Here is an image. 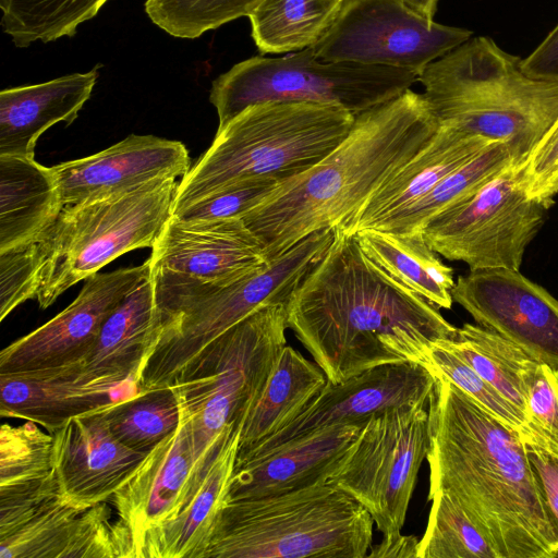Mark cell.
<instances>
[{
	"label": "cell",
	"mask_w": 558,
	"mask_h": 558,
	"mask_svg": "<svg viewBox=\"0 0 558 558\" xmlns=\"http://www.w3.org/2000/svg\"><path fill=\"white\" fill-rule=\"evenodd\" d=\"M438 308L375 267L354 233L335 228L325 256L287 303V325L339 384L384 364L426 366L432 347L458 335Z\"/></svg>",
	"instance_id": "6da1fadb"
},
{
	"label": "cell",
	"mask_w": 558,
	"mask_h": 558,
	"mask_svg": "<svg viewBox=\"0 0 558 558\" xmlns=\"http://www.w3.org/2000/svg\"><path fill=\"white\" fill-rule=\"evenodd\" d=\"M434 375L427 498L436 492L452 497L500 558H556L522 435Z\"/></svg>",
	"instance_id": "7a4b0ae2"
},
{
	"label": "cell",
	"mask_w": 558,
	"mask_h": 558,
	"mask_svg": "<svg viewBox=\"0 0 558 558\" xmlns=\"http://www.w3.org/2000/svg\"><path fill=\"white\" fill-rule=\"evenodd\" d=\"M439 122L411 89L355 116L348 135L307 170L286 179L242 219L267 259L310 234L341 227L434 136Z\"/></svg>",
	"instance_id": "3957f363"
},
{
	"label": "cell",
	"mask_w": 558,
	"mask_h": 558,
	"mask_svg": "<svg viewBox=\"0 0 558 558\" xmlns=\"http://www.w3.org/2000/svg\"><path fill=\"white\" fill-rule=\"evenodd\" d=\"M521 61L471 37L421 72L422 95L438 122L508 143L527 160L558 120V82L527 75Z\"/></svg>",
	"instance_id": "277c9868"
},
{
	"label": "cell",
	"mask_w": 558,
	"mask_h": 558,
	"mask_svg": "<svg viewBox=\"0 0 558 558\" xmlns=\"http://www.w3.org/2000/svg\"><path fill=\"white\" fill-rule=\"evenodd\" d=\"M332 239V229L314 232L263 268L231 282L154 284L160 331L136 391L172 386L231 327L264 306L288 303Z\"/></svg>",
	"instance_id": "5b68a950"
},
{
	"label": "cell",
	"mask_w": 558,
	"mask_h": 558,
	"mask_svg": "<svg viewBox=\"0 0 558 558\" xmlns=\"http://www.w3.org/2000/svg\"><path fill=\"white\" fill-rule=\"evenodd\" d=\"M355 116L337 106L269 101L247 107L217 129L209 148L178 184L172 213L243 180L281 182L328 155Z\"/></svg>",
	"instance_id": "8992f818"
},
{
	"label": "cell",
	"mask_w": 558,
	"mask_h": 558,
	"mask_svg": "<svg viewBox=\"0 0 558 558\" xmlns=\"http://www.w3.org/2000/svg\"><path fill=\"white\" fill-rule=\"evenodd\" d=\"M373 518L330 482L228 501L204 558H364Z\"/></svg>",
	"instance_id": "52a82bcc"
},
{
	"label": "cell",
	"mask_w": 558,
	"mask_h": 558,
	"mask_svg": "<svg viewBox=\"0 0 558 558\" xmlns=\"http://www.w3.org/2000/svg\"><path fill=\"white\" fill-rule=\"evenodd\" d=\"M287 328V303L264 306L214 340L170 386L201 468L263 392Z\"/></svg>",
	"instance_id": "ba28073f"
},
{
	"label": "cell",
	"mask_w": 558,
	"mask_h": 558,
	"mask_svg": "<svg viewBox=\"0 0 558 558\" xmlns=\"http://www.w3.org/2000/svg\"><path fill=\"white\" fill-rule=\"evenodd\" d=\"M177 179L66 205L34 241L40 259L35 300L46 310L69 288L121 255L153 247L172 215Z\"/></svg>",
	"instance_id": "9c48e42d"
},
{
	"label": "cell",
	"mask_w": 558,
	"mask_h": 558,
	"mask_svg": "<svg viewBox=\"0 0 558 558\" xmlns=\"http://www.w3.org/2000/svg\"><path fill=\"white\" fill-rule=\"evenodd\" d=\"M418 81L415 72L380 65L325 61L312 48L280 58L253 57L211 85L218 129L247 107L269 101L341 107L354 116L385 104Z\"/></svg>",
	"instance_id": "30bf717a"
},
{
	"label": "cell",
	"mask_w": 558,
	"mask_h": 558,
	"mask_svg": "<svg viewBox=\"0 0 558 558\" xmlns=\"http://www.w3.org/2000/svg\"><path fill=\"white\" fill-rule=\"evenodd\" d=\"M526 172L527 160L514 161L475 194L441 211L422 231L427 244L470 270H519L549 209L529 194Z\"/></svg>",
	"instance_id": "8fae6325"
},
{
	"label": "cell",
	"mask_w": 558,
	"mask_h": 558,
	"mask_svg": "<svg viewBox=\"0 0 558 558\" xmlns=\"http://www.w3.org/2000/svg\"><path fill=\"white\" fill-rule=\"evenodd\" d=\"M428 403L372 415L328 482L355 498L383 536L400 533L429 446Z\"/></svg>",
	"instance_id": "7c38bea8"
},
{
	"label": "cell",
	"mask_w": 558,
	"mask_h": 558,
	"mask_svg": "<svg viewBox=\"0 0 558 558\" xmlns=\"http://www.w3.org/2000/svg\"><path fill=\"white\" fill-rule=\"evenodd\" d=\"M436 23L402 0H342L314 54L325 61L380 65L418 75L433 61L472 37Z\"/></svg>",
	"instance_id": "4fadbf2b"
},
{
	"label": "cell",
	"mask_w": 558,
	"mask_h": 558,
	"mask_svg": "<svg viewBox=\"0 0 558 558\" xmlns=\"http://www.w3.org/2000/svg\"><path fill=\"white\" fill-rule=\"evenodd\" d=\"M149 275L147 259L87 278L68 307L1 351L0 374L46 373L82 364L107 317Z\"/></svg>",
	"instance_id": "5bb4252c"
},
{
	"label": "cell",
	"mask_w": 558,
	"mask_h": 558,
	"mask_svg": "<svg viewBox=\"0 0 558 558\" xmlns=\"http://www.w3.org/2000/svg\"><path fill=\"white\" fill-rule=\"evenodd\" d=\"M264 246L242 218L185 220L171 215L148 258L162 284H219L263 268Z\"/></svg>",
	"instance_id": "9a60e30c"
},
{
	"label": "cell",
	"mask_w": 558,
	"mask_h": 558,
	"mask_svg": "<svg viewBox=\"0 0 558 558\" xmlns=\"http://www.w3.org/2000/svg\"><path fill=\"white\" fill-rule=\"evenodd\" d=\"M453 302L477 323L558 369V300L517 269L486 268L459 276Z\"/></svg>",
	"instance_id": "2e32d148"
},
{
	"label": "cell",
	"mask_w": 558,
	"mask_h": 558,
	"mask_svg": "<svg viewBox=\"0 0 558 558\" xmlns=\"http://www.w3.org/2000/svg\"><path fill=\"white\" fill-rule=\"evenodd\" d=\"M436 376L417 362L379 365L347 380H327L315 399L292 422L235 462L260 456L317 429L341 423L366 422L372 415L412 403H428Z\"/></svg>",
	"instance_id": "e0dca14e"
},
{
	"label": "cell",
	"mask_w": 558,
	"mask_h": 558,
	"mask_svg": "<svg viewBox=\"0 0 558 558\" xmlns=\"http://www.w3.org/2000/svg\"><path fill=\"white\" fill-rule=\"evenodd\" d=\"M209 464L198 465L189 428L181 420L114 493L111 500L119 520L130 531L134 558L147 531L178 517L202 483Z\"/></svg>",
	"instance_id": "ac0fdd59"
},
{
	"label": "cell",
	"mask_w": 558,
	"mask_h": 558,
	"mask_svg": "<svg viewBox=\"0 0 558 558\" xmlns=\"http://www.w3.org/2000/svg\"><path fill=\"white\" fill-rule=\"evenodd\" d=\"M51 434L60 496L80 509L111 500L147 456L114 438L102 410L72 417Z\"/></svg>",
	"instance_id": "d6986e66"
},
{
	"label": "cell",
	"mask_w": 558,
	"mask_h": 558,
	"mask_svg": "<svg viewBox=\"0 0 558 558\" xmlns=\"http://www.w3.org/2000/svg\"><path fill=\"white\" fill-rule=\"evenodd\" d=\"M63 206L99 198L145 183L183 178L191 168L185 145L131 134L94 155L51 167Z\"/></svg>",
	"instance_id": "ffe728a7"
},
{
	"label": "cell",
	"mask_w": 558,
	"mask_h": 558,
	"mask_svg": "<svg viewBox=\"0 0 558 558\" xmlns=\"http://www.w3.org/2000/svg\"><path fill=\"white\" fill-rule=\"evenodd\" d=\"M365 422L317 429L235 462L227 501L278 495L329 480Z\"/></svg>",
	"instance_id": "44dd1931"
},
{
	"label": "cell",
	"mask_w": 558,
	"mask_h": 558,
	"mask_svg": "<svg viewBox=\"0 0 558 558\" xmlns=\"http://www.w3.org/2000/svg\"><path fill=\"white\" fill-rule=\"evenodd\" d=\"M496 141L439 122L430 141L389 178L340 229L347 233L372 230L429 192Z\"/></svg>",
	"instance_id": "7402d4cb"
},
{
	"label": "cell",
	"mask_w": 558,
	"mask_h": 558,
	"mask_svg": "<svg viewBox=\"0 0 558 558\" xmlns=\"http://www.w3.org/2000/svg\"><path fill=\"white\" fill-rule=\"evenodd\" d=\"M82 364L46 373L0 374L2 417L32 421L53 433L72 417L104 410L123 383L92 379Z\"/></svg>",
	"instance_id": "603a6c76"
},
{
	"label": "cell",
	"mask_w": 558,
	"mask_h": 558,
	"mask_svg": "<svg viewBox=\"0 0 558 558\" xmlns=\"http://www.w3.org/2000/svg\"><path fill=\"white\" fill-rule=\"evenodd\" d=\"M98 66L0 93V156L35 158L39 136L58 122L71 124L89 99Z\"/></svg>",
	"instance_id": "cb8c5ba5"
},
{
	"label": "cell",
	"mask_w": 558,
	"mask_h": 558,
	"mask_svg": "<svg viewBox=\"0 0 558 558\" xmlns=\"http://www.w3.org/2000/svg\"><path fill=\"white\" fill-rule=\"evenodd\" d=\"M159 331L160 317L149 275L104 322L81 372L92 379L136 385Z\"/></svg>",
	"instance_id": "d4e9b609"
},
{
	"label": "cell",
	"mask_w": 558,
	"mask_h": 558,
	"mask_svg": "<svg viewBox=\"0 0 558 558\" xmlns=\"http://www.w3.org/2000/svg\"><path fill=\"white\" fill-rule=\"evenodd\" d=\"M240 440L233 429L192 498L173 520L147 531L135 558H204L218 515L227 501Z\"/></svg>",
	"instance_id": "484cf974"
},
{
	"label": "cell",
	"mask_w": 558,
	"mask_h": 558,
	"mask_svg": "<svg viewBox=\"0 0 558 558\" xmlns=\"http://www.w3.org/2000/svg\"><path fill=\"white\" fill-rule=\"evenodd\" d=\"M63 207L51 167L0 156V253L36 241Z\"/></svg>",
	"instance_id": "4316f807"
},
{
	"label": "cell",
	"mask_w": 558,
	"mask_h": 558,
	"mask_svg": "<svg viewBox=\"0 0 558 558\" xmlns=\"http://www.w3.org/2000/svg\"><path fill=\"white\" fill-rule=\"evenodd\" d=\"M327 383L319 366L286 345L267 384L240 427L238 454L268 439L299 416Z\"/></svg>",
	"instance_id": "83f0119b"
},
{
	"label": "cell",
	"mask_w": 558,
	"mask_h": 558,
	"mask_svg": "<svg viewBox=\"0 0 558 558\" xmlns=\"http://www.w3.org/2000/svg\"><path fill=\"white\" fill-rule=\"evenodd\" d=\"M354 234L375 267L437 307L451 308L453 269L427 244L423 232L363 230Z\"/></svg>",
	"instance_id": "f1b7e54d"
},
{
	"label": "cell",
	"mask_w": 558,
	"mask_h": 558,
	"mask_svg": "<svg viewBox=\"0 0 558 558\" xmlns=\"http://www.w3.org/2000/svg\"><path fill=\"white\" fill-rule=\"evenodd\" d=\"M90 537L89 508L80 509L59 496L0 537V558H86Z\"/></svg>",
	"instance_id": "f546056e"
},
{
	"label": "cell",
	"mask_w": 558,
	"mask_h": 558,
	"mask_svg": "<svg viewBox=\"0 0 558 558\" xmlns=\"http://www.w3.org/2000/svg\"><path fill=\"white\" fill-rule=\"evenodd\" d=\"M438 343L464 361L525 415V378L543 362L501 335L469 323L458 328L456 339Z\"/></svg>",
	"instance_id": "4dcf8cb0"
},
{
	"label": "cell",
	"mask_w": 558,
	"mask_h": 558,
	"mask_svg": "<svg viewBox=\"0 0 558 558\" xmlns=\"http://www.w3.org/2000/svg\"><path fill=\"white\" fill-rule=\"evenodd\" d=\"M514 161L525 160H520L508 143L495 142L474 159L444 178L421 198L386 218L372 230L392 233L422 232L433 218L475 194Z\"/></svg>",
	"instance_id": "1f68e13d"
},
{
	"label": "cell",
	"mask_w": 558,
	"mask_h": 558,
	"mask_svg": "<svg viewBox=\"0 0 558 558\" xmlns=\"http://www.w3.org/2000/svg\"><path fill=\"white\" fill-rule=\"evenodd\" d=\"M340 0H264L248 16L262 53H291L314 46L332 22Z\"/></svg>",
	"instance_id": "d6a6232c"
},
{
	"label": "cell",
	"mask_w": 558,
	"mask_h": 558,
	"mask_svg": "<svg viewBox=\"0 0 558 558\" xmlns=\"http://www.w3.org/2000/svg\"><path fill=\"white\" fill-rule=\"evenodd\" d=\"M109 0H0L1 24L14 45L28 47L72 37Z\"/></svg>",
	"instance_id": "836d02e7"
},
{
	"label": "cell",
	"mask_w": 558,
	"mask_h": 558,
	"mask_svg": "<svg viewBox=\"0 0 558 558\" xmlns=\"http://www.w3.org/2000/svg\"><path fill=\"white\" fill-rule=\"evenodd\" d=\"M114 438L135 451L148 453L181 422L172 387L140 390L102 410Z\"/></svg>",
	"instance_id": "e575fe53"
},
{
	"label": "cell",
	"mask_w": 558,
	"mask_h": 558,
	"mask_svg": "<svg viewBox=\"0 0 558 558\" xmlns=\"http://www.w3.org/2000/svg\"><path fill=\"white\" fill-rule=\"evenodd\" d=\"M418 558H500L481 529L447 493L436 492Z\"/></svg>",
	"instance_id": "d590c367"
},
{
	"label": "cell",
	"mask_w": 558,
	"mask_h": 558,
	"mask_svg": "<svg viewBox=\"0 0 558 558\" xmlns=\"http://www.w3.org/2000/svg\"><path fill=\"white\" fill-rule=\"evenodd\" d=\"M264 0H146L151 22L178 38H197L250 14Z\"/></svg>",
	"instance_id": "8d00e7d4"
},
{
	"label": "cell",
	"mask_w": 558,
	"mask_h": 558,
	"mask_svg": "<svg viewBox=\"0 0 558 558\" xmlns=\"http://www.w3.org/2000/svg\"><path fill=\"white\" fill-rule=\"evenodd\" d=\"M38 424L13 426L2 424L0 429V489L39 482L53 471V436Z\"/></svg>",
	"instance_id": "74e56055"
},
{
	"label": "cell",
	"mask_w": 558,
	"mask_h": 558,
	"mask_svg": "<svg viewBox=\"0 0 558 558\" xmlns=\"http://www.w3.org/2000/svg\"><path fill=\"white\" fill-rule=\"evenodd\" d=\"M438 342L428 352L426 367L433 374L446 377L495 417L517 429L523 439L531 440L525 415L464 361Z\"/></svg>",
	"instance_id": "f35d334b"
},
{
	"label": "cell",
	"mask_w": 558,
	"mask_h": 558,
	"mask_svg": "<svg viewBox=\"0 0 558 558\" xmlns=\"http://www.w3.org/2000/svg\"><path fill=\"white\" fill-rule=\"evenodd\" d=\"M525 384L531 441L558 456V369L539 363L529 373Z\"/></svg>",
	"instance_id": "ab89813d"
},
{
	"label": "cell",
	"mask_w": 558,
	"mask_h": 558,
	"mask_svg": "<svg viewBox=\"0 0 558 558\" xmlns=\"http://www.w3.org/2000/svg\"><path fill=\"white\" fill-rule=\"evenodd\" d=\"M270 179H251L217 190L172 213L185 220L242 218L277 185Z\"/></svg>",
	"instance_id": "60d3db41"
},
{
	"label": "cell",
	"mask_w": 558,
	"mask_h": 558,
	"mask_svg": "<svg viewBox=\"0 0 558 558\" xmlns=\"http://www.w3.org/2000/svg\"><path fill=\"white\" fill-rule=\"evenodd\" d=\"M40 259L35 243L0 253V320L36 298Z\"/></svg>",
	"instance_id": "b9f144b4"
},
{
	"label": "cell",
	"mask_w": 558,
	"mask_h": 558,
	"mask_svg": "<svg viewBox=\"0 0 558 558\" xmlns=\"http://www.w3.org/2000/svg\"><path fill=\"white\" fill-rule=\"evenodd\" d=\"M529 194L547 207L558 194V120L527 159Z\"/></svg>",
	"instance_id": "7bdbcfd3"
},
{
	"label": "cell",
	"mask_w": 558,
	"mask_h": 558,
	"mask_svg": "<svg viewBox=\"0 0 558 558\" xmlns=\"http://www.w3.org/2000/svg\"><path fill=\"white\" fill-rule=\"evenodd\" d=\"M524 447L538 495L556 542L558 557V456L525 440Z\"/></svg>",
	"instance_id": "ee69618b"
},
{
	"label": "cell",
	"mask_w": 558,
	"mask_h": 558,
	"mask_svg": "<svg viewBox=\"0 0 558 558\" xmlns=\"http://www.w3.org/2000/svg\"><path fill=\"white\" fill-rule=\"evenodd\" d=\"M530 76L558 82V24L543 41L521 61Z\"/></svg>",
	"instance_id": "f6af8a7d"
},
{
	"label": "cell",
	"mask_w": 558,
	"mask_h": 558,
	"mask_svg": "<svg viewBox=\"0 0 558 558\" xmlns=\"http://www.w3.org/2000/svg\"><path fill=\"white\" fill-rule=\"evenodd\" d=\"M418 538L414 535L383 536L379 544L371 546L369 558H418Z\"/></svg>",
	"instance_id": "bcb514c9"
},
{
	"label": "cell",
	"mask_w": 558,
	"mask_h": 558,
	"mask_svg": "<svg viewBox=\"0 0 558 558\" xmlns=\"http://www.w3.org/2000/svg\"><path fill=\"white\" fill-rule=\"evenodd\" d=\"M410 8L421 13L422 15L433 19L436 10L438 0H402Z\"/></svg>",
	"instance_id": "7dc6e473"
},
{
	"label": "cell",
	"mask_w": 558,
	"mask_h": 558,
	"mask_svg": "<svg viewBox=\"0 0 558 558\" xmlns=\"http://www.w3.org/2000/svg\"><path fill=\"white\" fill-rule=\"evenodd\" d=\"M340 1H342V0H340Z\"/></svg>",
	"instance_id": "c3c4849f"
}]
</instances>
